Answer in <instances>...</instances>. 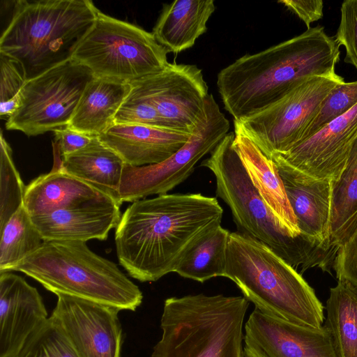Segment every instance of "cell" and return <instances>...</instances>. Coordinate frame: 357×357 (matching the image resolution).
<instances>
[{
	"label": "cell",
	"instance_id": "cell-1",
	"mask_svg": "<svg viewBox=\"0 0 357 357\" xmlns=\"http://www.w3.org/2000/svg\"><path fill=\"white\" fill-rule=\"evenodd\" d=\"M223 209L201 193L160 195L135 201L116 227L120 264L133 278L155 282L174 272L192 245L221 225Z\"/></svg>",
	"mask_w": 357,
	"mask_h": 357
},
{
	"label": "cell",
	"instance_id": "cell-2",
	"mask_svg": "<svg viewBox=\"0 0 357 357\" xmlns=\"http://www.w3.org/2000/svg\"><path fill=\"white\" fill-rule=\"evenodd\" d=\"M340 46L322 26L222 69L217 86L225 109L239 121L273 105L307 78L335 74Z\"/></svg>",
	"mask_w": 357,
	"mask_h": 357
},
{
	"label": "cell",
	"instance_id": "cell-3",
	"mask_svg": "<svg viewBox=\"0 0 357 357\" xmlns=\"http://www.w3.org/2000/svg\"><path fill=\"white\" fill-rule=\"evenodd\" d=\"M234 132H229L201 162L212 172L216 195L229 207L238 232L269 247L301 273L319 267L331 273L337 249L285 229L257 191L234 146Z\"/></svg>",
	"mask_w": 357,
	"mask_h": 357
},
{
	"label": "cell",
	"instance_id": "cell-4",
	"mask_svg": "<svg viewBox=\"0 0 357 357\" xmlns=\"http://www.w3.org/2000/svg\"><path fill=\"white\" fill-rule=\"evenodd\" d=\"M98 9L89 0L15 1L0 38V54L22 67L26 80L72 59Z\"/></svg>",
	"mask_w": 357,
	"mask_h": 357
},
{
	"label": "cell",
	"instance_id": "cell-5",
	"mask_svg": "<svg viewBox=\"0 0 357 357\" xmlns=\"http://www.w3.org/2000/svg\"><path fill=\"white\" fill-rule=\"evenodd\" d=\"M223 277L255 308L287 321L319 328L324 307L301 274L264 243L230 232Z\"/></svg>",
	"mask_w": 357,
	"mask_h": 357
},
{
	"label": "cell",
	"instance_id": "cell-6",
	"mask_svg": "<svg viewBox=\"0 0 357 357\" xmlns=\"http://www.w3.org/2000/svg\"><path fill=\"white\" fill-rule=\"evenodd\" d=\"M250 301L243 296L204 294L164 302L162 336L152 357H245L243 321Z\"/></svg>",
	"mask_w": 357,
	"mask_h": 357
},
{
	"label": "cell",
	"instance_id": "cell-7",
	"mask_svg": "<svg viewBox=\"0 0 357 357\" xmlns=\"http://www.w3.org/2000/svg\"><path fill=\"white\" fill-rule=\"evenodd\" d=\"M11 271L24 273L56 295L75 296L120 311H135L143 300L138 286L84 241H45Z\"/></svg>",
	"mask_w": 357,
	"mask_h": 357
},
{
	"label": "cell",
	"instance_id": "cell-8",
	"mask_svg": "<svg viewBox=\"0 0 357 357\" xmlns=\"http://www.w3.org/2000/svg\"><path fill=\"white\" fill-rule=\"evenodd\" d=\"M167 54L152 33L98 10L72 59L95 77L130 84L164 70Z\"/></svg>",
	"mask_w": 357,
	"mask_h": 357
},
{
	"label": "cell",
	"instance_id": "cell-9",
	"mask_svg": "<svg viewBox=\"0 0 357 357\" xmlns=\"http://www.w3.org/2000/svg\"><path fill=\"white\" fill-rule=\"evenodd\" d=\"M94 77L89 68L70 59L26 80L20 106L8 117L6 128L36 136L68 126Z\"/></svg>",
	"mask_w": 357,
	"mask_h": 357
},
{
	"label": "cell",
	"instance_id": "cell-10",
	"mask_svg": "<svg viewBox=\"0 0 357 357\" xmlns=\"http://www.w3.org/2000/svg\"><path fill=\"white\" fill-rule=\"evenodd\" d=\"M337 73L311 76L281 99L234 126L239 128L268 158L289 151L301 139L328 93L344 82Z\"/></svg>",
	"mask_w": 357,
	"mask_h": 357
},
{
	"label": "cell",
	"instance_id": "cell-11",
	"mask_svg": "<svg viewBox=\"0 0 357 357\" xmlns=\"http://www.w3.org/2000/svg\"><path fill=\"white\" fill-rule=\"evenodd\" d=\"M229 127V121L210 93L206 100L204 117L181 149L158 164L125 165L119 188L121 204L167 194L191 175L197 162L211 153L227 135Z\"/></svg>",
	"mask_w": 357,
	"mask_h": 357
},
{
	"label": "cell",
	"instance_id": "cell-12",
	"mask_svg": "<svg viewBox=\"0 0 357 357\" xmlns=\"http://www.w3.org/2000/svg\"><path fill=\"white\" fill-rule=\"evenodd\" d=\"M130 84L170 128L193 134L204 117L208 87L196 65L169 63L162 71Z\"/></svg>",
	"mask_w": 357,
	"mask_h": 357
},
{
	"label": "cell",
	"instance_id": "cell-13",
	"mask_svg": "<svg viewBox=\"0 0 357 357\" xmlns=\"http://www.w3.org/2000/svg\"><path fill=\"white\" fill-rule=\"evenodd\" d=\"M51 317L79 357H121L123 331L118 309L94 301L57 294Z\"/></svg>",
	"mask_w": 357,
	"mask_h": 357
},
{
	"label": "cell",
	"instance_id": "cell-14",
	"mask_svg": "<svg viewBox=\"0 0 357 357\" xmlns=\"http://www.w3.org/2000/svg\"><path fill=\"white\" fill-rule=\"evenodd\" d=\"M244 329L245 357H337L324 326H305L255 308Z\"/></svg>",
	"mask_w": 357,
	"mask_h": 357
},
{
	"label": "cell",
	"instance_id": "cell-15",
	"mask_svg": "<svg viewBox=\"0 0 357 357\" xmlns=\"http://www.w3.org/2000/svg\"><path fill=\"white\" fill-rule=\"evenodd\" d=\"M357 141V105L289 151L273 154L315 178L337 181Z\"/></svg>",
	"mask_w": 357,
	"mask_h": 357
},
{
	"label": "cell",
	"instance_id": "cell-16",
	"mask_svg": "<svg viewBox=\"0 0 357 357\" xmlns=\"http://www.w3.org/2000/svg\"><path fill=\"white\" fill-rule=\"evenodd\" d=\"M48 319L36 288L11 271L0 273V357H13Z\"/></svg>",
	"mask_w": 357,
	"mask_h": 357
},
{
	"label": "cell",
	"instance_id": "cell-17",
	"mask_svg": "<svg viewBox=\"0 0 357 357\" xmlns=\"http://www.w3.org/2000/svg\"><path fill=\"white\" fill-rule=\"evenodd\" d=\"M271 159L278 167L301 233L314 241L335 247L331 241L334 181L315 178L276 157Z\"/></svg>",
	"mask_w": 357,
	"mask_h": 357
},
{
	"label": "cell",
	"instance_id": "cell-18",
	"mask_svg": "<svg viewBox=\"0 0 357 357\" xmlns=\"http://www.w3.org/2000/svg\"><path fill=\"white\" fill-rule=\"evenodd\" d=\"M192 135L168 128L114 123L98 137L126 164L141 167L168 159L190 140Z\"/></svg>",
	"mask_w": 357,
	"mask_h": 357
},
{
	"label": "cell",
	"instance_id": "cell-19",
	"mask_svg": "<svg viewBox=\"0 0 357 357\" xmlns=\"http://www.w3.org/2000/svg\"><path fill=\"white\" fill-rule=\"evenodd\" d=\"M52 146L54 165L52 170L36 178L25 188L24 206L30 216L114 201L93 186L66 172L61 167V156L54 142Z\"/></svg>",
	"mask_w": 357,
	"mask_h": 357
},
{
	"label": "cell",
	"instance_id": "cell-20",
	"mask_svg": "<svg viewBox=\"0 0 357 357\" xmlns=\"http://www.w3.org/2000/svg\"><path fill=\"white\" fill-rule=\"evenodd\" d=\"M120 205L114 201L59 210L31 216L44 241L105 240L120 219Z\"/></svg>",
	"mask_w": 357,
	"mask_h": 357
},
{
	"label": "cell",
	"instance_id": "cell-21",
	"mask_svg": "<svg viewBox=\"0 0 357 357\" xmlns=\"http://www.w3.org/2000/svg\"><path fill=\"white\" fill-rule=\"evenodd\" d=\"M234 146L257 191L282 227L292 235L302 234L289 202L275 162L237 126H234Z\"/></svg>",
	"mask_w": 357,
	"mask_h": 357
},
{
	"label": "cell",
	"instance_id": "cell-22",
	"mask_svg": "<svg viewBox=\"0 0 357 357\" xmlns=\"http://www.w3.org/2000/svg\"><path fill=\"white\" fill-rule=\"evenodd\" d=\"M215 10L213 0L174 1L163 6L152 33L168 53L183 52L206 31Z\"/></svg>",
	"mask_w": 357,
	"mask_h": 357
},
{
	"label": "cell",
	"instance_id": "cell-23",
	"mask_svg": "<svg viewBox=\"0 0 357 357\" xmlns=\"http://www.w3.org/2000/svg\"><path fill=\"white\" fill-rule=\"evenodd\" d=\"M60 165L66 172L93 186L121 206L119 188L126 163L98 136L82 149L61 157Z\"/></svg>",
	"mask_w": 357,
	"mask_h": 357
},
{
	"label": "cell",
	"instance_id": "cell-24",
	"mask_svg": "<svg viewBox=\"0 0 357 357\" xmlns=\"http://www.w3.org/2000/svg\"><path fill=\"white\" fill-rule=\"evenodd\" d=\"M130 89V83L94 77L86 86L68 126L98 137L114 124Z\"/></svg>",
	"mask_w": 357,
	"mask_h": 357
},
{
	"label": "cell",
	"instance_id": "cell-25",
	"mask_svg": "<svg viewBox=\"0 0 357 357\" xmlns=\"http://www.w3.org/2000/svg\"><path fill=\"white\" fill-rule=\"evenodd\" d=\"M324 325L330 333L337 357H357V289L338 280L330 289Z\"/></svg>",
	"mask_w": 357,
	"mask_h": 357
},
{
	"label": "cell",
	"instance_id": "cell-26",
	"mask_svg": "<svg viewBox=\"0 0 357 357\" xmlns=\"http://www.w3.org/2000/svg\"><path fill=\"white\" fill-rule=\"evenodd\" d=\"M229 234L221 225L209 229L188 250L174 272L201 283L223 277Z\"/></svg>",
	"mask_w": 357,
	"mask_h": 357
},
{
	"label": "cell",
	"instance_id": "cell-27",
	"mask_svg": "<svg viewBox=\"0 0 357 357\" xmlns=\"http://www.w3.org/2000/svg\"><path fill=\"white\" fill-rule=\"evenodd\" d=\"M357 227V141L332 192L331 241L339 248Z\"/></svg>",
	"mask_w": 357,
	"mask_h": 357
},
{
	"label": "cell",
	"instance_id": "cell-28",
	"mask_svg": "<svg viewBox=\"0 0 357 357\" xmlns=\"http://www.w3.org/2000/svg\"><path fill=\"white\" fill-rule=\"evenodd\" d=\"M0 273L11 271L45 242L24 205L0 229Z\"/></svg>",
	"mask_w": 357,
	"mask_h": 357
},
{
	"label": "cell",
	"instance_id": "cell-29",
	"mask_svg": "<svg viewBox=\"0 0 357 357\" xmlns=\"http://www.w3.org/2000/svg\"><path fill=\"white\" fill-rule=\"evenodd\" d=\"M0 153V229L13 214L24 205L26 186L12 158V149L1 132Z\"/></svg>",
	"mask_w": 357,
	"mask_h": 357
},
{
	"label": "cell",
	"instance_id": "cell-30",
	"mask_svg": "<svg viewBox=\"0 0 357 357\" xmlns=\"http://www.w3.org/2000/svg\"><path fill=\"white\" fill-rule=\"evenodd\" d=\"M13 357H79L64 331L50 316Z\"/></svg>",
	"mask_w": 357,
	"mask_h": 357
},
{
	"label": "cell",
	"instance_id": "cell-31",
	"mask_svg": "<svg viewBox=\"0 0 357 357\" xmlns=\"http://www.w3.org/2000/svg\"><path fill=\"white\" fill-rule=\"evenodd\" d=\"M356 105L357 80L339 84L324 99L317 115L303 132L298 143L312 136Z\"/></svg>",
	"mask_w": 357,
	"mask_h": 357
},
{
	"label": "cell",
	"instance_id": "cell-32",
	"mask_svg": "<svg viewBox=\"0 0 357 357\" xmlns=\"http://www.w3.org/2000/svg\"><path fill=\"white\" fill-rule=\"evenodd\" d=\"M26 82L23 70L14 59L0 54V114L11 116L19 107Z\"/></svg>",
	"mask_w": 357,
	"mask_h": 357
},
{
	"label": "cell",
	"instance_id": "cell-33",
	"mask_svg": "<svg viewBox=\"0 0 357 357\" xmlns=\"http://www.w3.org/2000/svg\"><path fill=\"white\" fill-rule=\"evenodd\" d=\"M114 123L137 124L170 128L158 114L155 107L131 89L115 116Z\"/></svg>",
	"mask_w": 357,
	"mask_h": 357
},
{
	"label": "cell",
	"instance_id": "cell-34",
	"mask_svg": "<svg viewBox=\"0 0 357 357\" xmlns=\"http://www.w3.org/2000/svg\"><path fill=\"white\" fill-rule=\"evenodd\" d=\"M340 21L335 36L339 46H343L344 61L357 69V0L343 1Z\"/></svg>",
	"mask_w": 357,
	"mask_h": 357
},
{
	"label": "cell",
	"instance_id": "cell-35",
	"mask_svg": "<svg viewBox=\"0 0 357 357\" xmlns=\"http://www.w3.org/2000/svg\"><path fill=\"white\" fill-rule=\"evenodd\" d=\"M333 268L338 280L347 281L357 289V227L339 247Z\"/></svg>",
	"mask_w": 357,
	"mask_h": 357
},
{
	"label": "cell",
	"instance_id": "cell-36",
	"mask_svg": "<svg viewBox=\"0 0 357 357\" xmlns=\"http://www.w3.org/2000/svg\"><path fill=\"white\" fill-rule=\"evenodd\" d=\"M54 141L61 157L69 155L87 146L96 137L66 126L53 131Z\"/></svg>",
	"mask_w": 357,
	"mask_h": 357
},
{
	"label": "cell",
	"instance_id": "cell-37",
	"mask_svg": "<svg viewBox=\"0 0 357 357\" xmlns=\"http://www.w3.org/2000/svg\"><path fill=\"white\" fill-rule=\"evenodd\" d=\"M288 10L296 14L307 26L322 18L324 1L321 0H280Z\"/></svg>",
	"mask_w": 357,
	"mask_h": 357
}]
</instances>
